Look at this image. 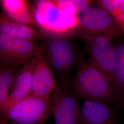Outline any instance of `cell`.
<instances>
[{
	"label": "cell",
	"mask_w": 124,
	"mask_h": 124,
	"mask_svg": "<svg viewBox=\"0 0 124 124\" xmlns=\"http://www.w3.org/2000/svg\"><path fill=\"white\" fill-rule=\"evenodd\" d=\"M115 53V66L110 83L115 90L117 100L124 102V40L114 44Z\"/></svg>",
	"instance_id": "obj_14"
},
{
	"label": "cell",
	"mask_w": 124,
	"mask_h": 124,
	"mask_svg": "<svg viewBox=\"0 0 124 124\" xmlns=\"http://www.w3.org/2000/svg\"><path fill=\"white\" fill-rule=\"evenodd\" d=\"M54 72L42 52L36 56L31 76V93L43 97H50L56 87Z\"/></svg>",
	"instance_id": "obj_9"
},
{
	"label": "cell",
	"mask_w": 124,
	"mask_h": 124,
	"mask_svg": "<svg viewBox=\"0 0 124 124\" xmlns=\"http://www.w3.org/2000/svg\"><path fill=\"white\" fill-rule=\"evenodd\" d=\"M41 49L33 41L0 35V64L23 66Z\"/></svg>",
	"instance_id": "obj_6"
},
{
	"label": "cell",
	"mask_w": 124,
	"mask_h": 124,
	"mask_svg": "<svg viewBox=\"0 0 124 124\" xmlns=\"http://www.w3.org/2000/svg\"><path fill=\"white\" fill-rule=\"evenodd\" d=\"M2 12L10 18L17 22L37 29L33 6L25 0H1Z\"/></svg>",
	"instance_id": "obj_13"
},
{
	"label": "cell",
	"mask_w": 124,
	"mask_h": 124,
	"mask_svg": "<svg viewBox=\"0 0 124 124\" xmlns=\"http://www.w3.org/2000/svg\"><path fill=\"white\" fill-rule=\"evenodd\" d=\"M0 35L36 41H44L46 36L37 29L11 19L2 11L0 14Z\"/></svg>",
	"instance_id": "obj_12"
},
{
	"label": "cell",
	"mask_w": 124,
	"mask_h": 124,
	"mask_svg": "<svg viewBox=\"0 0 124 124\" xmlns=\"http://www.w3.org/2000/svg\"><path fill=\"white\" fill-rule=\"evenodd\" d=\"M41 47L45 58L60 82L69 84L72 70L83 59L70 36H47Z\"/></svg>",
	"instance_id": "obj_2"
},
{
	"label": "cell",
	"mask_w": 124,
	"mask_h": 124,
	"mask_svg": "<svg viewBox=\"0 0 124 124\" xmlns=\"http://www.w3.org/2000/svg\"><path fill=\"white\" fill-rule=\"evenodd\" d=\"M110 14L124 33V0H120L119 6Z\"/></svg>",
	"instance_id": "obj_17"
},
{
	"label": "cell",
	"mask_w": 124,
	"mask_h": 124,
	"mask_svg": "<svg viewBox=\"0 0 124 124\" xmlns=\"http://www.w3.org/2000/svg\"><path fill=\"white\" fill-rule=\"evenodd\" d=\"M36 56L23 66L15 75L9 93L8 108L31 94V76L36 60Z\"/></svg>",
	"instance_id": "obj_11"
},
{
	"label": "cell",
	"mask_w": 124,
	"mask_h": 124,
	"mask_svg": "<svg viewBox=\"0 0 124 124\" xmlns=\"http://www.w3.org/2000/svg\"><path fill=\"white\" fill-rule=\"evenodd\" d=\"M36 23L41 32L47 36H75L78 25V15L62 9L55 0L34 2Z\"/></svg>",
	"instance_id": "obj_3"
},
{
	"label": "cell",
	"mask_w": 124,
	"mask_h": 124,
	"mask_svg": "<svg viewBox=\"0 0 124 124\" xmlns=\"http://www.w3.org/2000/svg\"><path fill=\"white\" fill-rule=\"evenodd\" d=\"M90 63L104 74L110 82L115 66V53L112 40L102 36H83Z\"/></svg>",
	"instance_id": "obj_8"
},
{
	"label": "cell",
	"mask_w": 124,
	"mask_h": 124,
	"mask_svg": "<svg viewBox=\"0 0 124 124\" xmlns=\"http://www.w3.org/2000/svg\"><path fill=\"white\" fill-rule=\"evenodd\" d=\"M9 120L4 115H0V124H11L9 123Z\"/></svg>",
	"instance_id": "obj_18"
},
{
	"label": "cell",
	"mask_w": 124,
	"mask_h": 124,
	"mask_svg": "<svg viewBox=\"0 0 124 124\" xmlns=\"http://www.w3.org/2000/svg\"><path fill=\"white\" fill-rule=\"evenodd\" d=\"M116 111L105 103L84 101L80 107L79 124H118Z\"/></svg>",
	"instance_id": "obj_10"
},
{
	"label": "cell",
	"mask_w": 124,
	"mask_h": 124,
	"mask_svg": "<svg viewBox=\"0 0 124 124\" xmlns=\"http://www.w3.org/2000/svg\"><path fill=\"white\" fill-rule=\"evenodd\" d=\"M20 67L0 64V110L5 115L8 108L9 93L15 75Z\"/></svg>",
	"instance_id": "obj_15"
},
{
	"label": "cell",
	"mask_w": 124,
	"mask_h": 124,
	"mask_svg": "<svg viewBox=\"0 0 124 124\" xmlns=\"http://www.w3.org/2000/svg\"><path fill=\"white\" fill-rule=\"evenodd\" d=\"M50 99L51 97H40L31 93L8 108L4 116L14 122L44 124L52 115Z\"/></svg>",
	"instance_id": "obj_5"
},
{
	"label": "cell",
	"mask_w": 124,
	"mask_h": 124,
	"mask_svg": "<svg viewBox=\"0 0 124 124\" xmlns=\"http://www.w3.org/2000/svg\"><path fill=\"white\" fill-rule=\"evenodd\" d=\"M123 32L109 13L97 5H91L78 15V25L75 36H102L113 40Z\"/></svg>",
	"instance_id": "obj_4"
},
{
	"label": "cell",
	"mask_w": 124,
	"mask_h": 124,
	"mask_svg": "<svg viewBox=\"0 0 124 124\" xmlns=\"http://www.w3.org/2000/svg\"><path fill=\"white\" fill-rule=\"evenodd\" d=\"M77 67L68 88L78 99L106 104L117 100L115 90L104 74L84 59Z\"/></svg>",
	"instance_id": "obj_1"
},
{
	"label": "cell",
	"mask_w": 124,
	"mask_h": 124,
	"mask_svg": "<svg viewBox=\"0 0 124 124\" xmlns=\"http://www.w3.org/2000/svg\"><path fill=\"white\" fill-rule=\"evenodd\" d=\"M11 124H31V123H21V122H14L13 121Z\"/></svg>",
	"instance_id": "obj_19"
},
{
	"label": "cell",
	"mask_w": 124,
	"mask_h": 124,
	"mask_svg": "<svg viewBox=\"0 0 124 124\" xmlns=\"http://www.w3.org/2000/svg\"><path fill=\"white\" fill-rule=\"evenodd\" d=\"M51 111L55 124H79L80 107L78 99L59 82L51 96Z\"/></svg>",
	"instance_id": "obj_7"
},
{
	"label": "cell",
	"mask_w": 124,
	"mask_h": 124,
	"mask_svg": "<svg viewBox=\"0 0 124 124\" xmlns=\"http://www.w3.org/2000/svg\"><path fill=\"white\" fill-rule=\"evenodd\" d=\"M58 5L62 9L77 15L89 7L93 0H56Z\"/></svg>",
	"instance_id": "obj_16"
}]
</instances>
